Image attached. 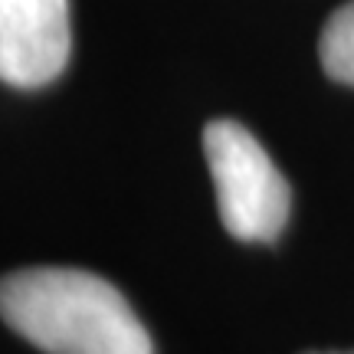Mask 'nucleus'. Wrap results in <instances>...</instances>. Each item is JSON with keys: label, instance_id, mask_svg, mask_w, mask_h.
<instances>
[{"label": "nucleus", "instance_id": "20e7f679", "mask_svg": "<svg viewBox=\"0 0 354 354\" xmlns=\"http://www.w3.org/2000/svg\"><path fill=\"white\" fill-rule=\"evenodd\" d=\"M318 56L335 82L354 86V0H348L328 17L318 39Z\"/></svg>", "mask_w": 354, "mask_h": 354}, {"label": "nucleus", "instance_id": "7ed1b4c3", "mask_svg": "<svg viewBox=\"0 0 354 354\" xmlns=\"http://www.w3.org/2000/svg\"><path fill=\"white\" fill-rule=\"evenodd\" d=\"M69 0H0V82L39 88L69 63Z\"/></svg>", "mask_w": 354, "mask_h": 354}, {"label": "nucleus", "instance_id": "f257e3e1", "mask_svg": "<svg viewBox=\"0 0 354 354\" xmlns=\"http://www.w3.org/2000/svg\"><path fill=\"white\" fill-rule=\"evenodd\" d=\"M0 318L46 354H154L125 295L86 269L37 266L3 276Z\"/></svg>", "mask_w": 354, "mask_h": 354}, {"label": "nucleus", "instance_id": "39448f33", "mask_svg": "<svg viewBox=\"0 0 354 354\" xmlns=\"http://www.w3.org/2000/svg\"><path fill=\"white\" fill-rule=\"evenodd\" d=\"M312 354H354V351H312Z\"/></svg>", "mask_w": 354, "mask_h": 354}, {"label": "nucleus", "instance_id": "f03ea898", "mask_svg": "<svg viewBox=\"0 0 354 354\" xmlns=\"http://www.w3.org/2000/svg\"><path fill=\"white\" fill-rule=\"evenodd\" d=\"M203 154L230 236L243 243L276 240L289 220L292 194L253 131L233 118H216L203 128Z\"/></svg>", "mask_w": 354, "mask_h": 354}]
</instances>
